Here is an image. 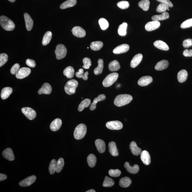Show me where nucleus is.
<instances>
[{
	"label": "nucleus",
	"instance_id": "79ce46f5",
	"mask_svg": "<svg viewBox=\"0 0 192 192\" xmlns=\"http://www.w3.org/2000/svg\"><path fill=\"white\" fill-rule=\"evenodd\" d=\"M88 72H86L84 73V70L81 68L79 69L78 72L75 73L76 77L78 78H82L84 80H87L88 79Z\"/></svg>",
	"mask_w": 192,
	"mask_h": 192
},
{
	"label": "nucleus",
	"instance_id": "c03bdc74",
	"mask_svg": "<svg viewBox=\"0 0 192 192\" xmlns=\"http://www.w3.org/2000/svg\"><path fill=\"white\" fill-rule=\"evenodd\" d=\"M57 161L53 159L50 162L49 166V171L51 174H53L56 172Z\"/></svg>",
	"mask_w": 192,
	"mask_h": 192
},
{
	"label": "nucleus",
	"instance_id": "37998d69",
	"mask_svg": "<svg viewBox=\"0 0 192 192\" xmlns=\"http://www.w3.org/2000/svg\"><path fill=\"white\" fill-rule=\"evenodd\" d=\"M115 182L112 179L108 176L105 177L102 185L104 187H110L114 185Z\"/></svg>",
	"mask_w": 192,
	"mask_h": 192
},
{
	"label": "nucleus",
	"instance_id": "58836bf2",
	"mask_svg": "<svg viewBox=\"0 0 192 192\" xmlns=\"http://www.w3.org/2000/svg\"><path fill=\"white\" fill-rule=\"evenodd\" d=\"M103 44L102 42L96 41L93 42L90 44V47L92 50L98 51L100 50L103 47Z\"/></svg>",
	"mask_w": 192,
	"mask_h": 192
},
{
	"label": "nucleus",
	"instance_id": "6ab92c4d",
	"mask_svg": "<svg viewBox=\"0 0 192 192\" xmlns=\"http://www.w3.org/2000/svg\"><path fill=\"white\" fill-rule=\"evenodd\" d=\"M25 25L28 31H31L33 26V21L28 13H25L24 14Z\"/></svg>",
	"mask_w": 192,
	"mask_h": 192
},
{
	"label": "nucleus",
	"instance_id": "4c0bfd02",
	"mask_svg": "<svg viewBox=\"0 0 192 192\" xmlns=\"http://www.w3.org/2000/svg\"><path fill=\"white\" fill-rule=\"evenodd\" d=\"M52 38V33L50 31H48L46 32L43 37L42 40V44L43 45L45 46L48 44L50 43Z\"/></svg>",
	"mask_w": 192,
	"mask_h": 192
},
{
	"label": "nucleus",
	"instance_id": "13d9d810",
	"mask_svg": "<svg viewBox=\"0 0 192 192\" xmlns=\"http://www.w3.org/2000/svg\"><path fill=\"white\" fill-rule=\"evenodd\" d=\"M157 1L161 3L166 4L170 7H172L173 6V4L170 0H157Z\"/></svg>",
	"mask_w": 192,
	"mask_h": 192
},
{
	"label": "nucleus",
	"instance_id": "1a4fd4ad",
	"mask_svg": "<svg viewBox=\"0 0 192 192\" xmlns=\"http://www.w3.org/2000/svg\"><path fill=\"white\" fill-rule=\"evenodd\" d=\"M31 72L30 68L28 67H23L19 69L16 75V78L18 79H22L26 77L30 74Z\"/></svg>",
	"mask_w": 192,
	"mask_h": 192
},
{
	"label": "nucleus",
	"instance_id": "412c9836",
	"mask_svg": "<svg viewBox=\"0 0 192 192\" xmlns=\"http://www.w3.org/2000/svg\"><path fill=\"white\" fill-rule=\"evenodd\" d=\"M124 166L127 172L131 174H136L139 170V166L138 165L135 164L133 166H131L128 162H125Z\"/></svg>",
	"mask_w": 192,
	"mask_h": 192
},
{
	"label": "nucleus",
	"instance_id": "49530a36",
	"mask_svg": "<svg viewBox=\"0 0 192 192\" xmlns=\"http://www.w3.org/2000/svg\"><path fill=\"white\" fill-rule=\"evenodd\" d=\"M65 164V162L63 159L61 158L58 160L56 164V172H59L63 169Z\"/></svg>",
	"mask_w": 192,
	"mask_h": 192
},
{
	"label": "nucleus",
	"instance_id": "f03ea898",
	"mask_svg": "<svg viewBox=\"0 0 192 192\" xmlns=\"http://www.w3.org/2000/svg\"><path fill=\"white\" fill-rule=\"evenodd\" d=\"M0 23L1 27L5 30L12 31L15 28V24L14 22L5 16L2 15L1 16Z\"/></svg>",
	"mask_w": 192,
	"mask_h": 192
},
{
	"label": "nucleus",
	"instance_id": "09e8293b",
	"mask_svg": "<svg viewBox=\"0 0 192 192\" xmlns=\"http://www.w3.org/2000/svg\"><path fill=\"white\" fill-rule=\"evenodd\" d=\"M8 60V56L5 53H1L0 55V67L3 65Z\"/></svg>",
	"mask_w": 192,
	"mask_h": 192
},
{
	"label": "nucleus",
	"instance_id": "5701e85b",
	"mask_svg": "<svg viewBox=\"0 0 192 192\" xmlns=\"http://www.w3.org/2000/svg\"><path fill=\"white\" fill-rule=\"evenodd\" d=\"M129 148L132 154L135 156L139 155L142 152V150L137 146L136 143L134 141H132L131 143Z\"/></svg>",
	"mask_w": 192,
	"mask_h": 192
},
{
	"label": "nucleus",
	"instance_id": "f257e3e1",
	"mask_svg": "<svg viewBox=\"0 0 192 192\" xmlns=\"http://www.w3.org/2000/svg\"><path fill=\"white\" fill-rule=\"evenodd\" d=\"M132 99L133 98L130 95L120 94L116 97L114 101V104L117 106L121 107L130 103Z\"/></svg>",
	"mask_w": 192,
	"mask_h": 192
},
{
	"label": "nucleus",
	"instance_id": "3c124183",
	"mask_svg": "<svg viewBox=\"0 0 192 192\" xmlns=\"http://www.w3.org/2000/svg\"><path fill=\"white\" fill-rule=\"evenodd\" d=\"M192 26V18L187 19L181 24V27L182 29L191 27Z\"/></svg>",
	"mask_w": 192,
	"mask_h": 192
},
{
	"label": "nucleus",
	"instance_id": "dca6fc26",
	"mask_svg": "<svg viewBox=\"0 0 192 192\" xmlns=\"http://www.w3.org/2000/svg\"><path fill=\"white\" fill-rule=\"evenodd\" d=\"M141 159L143 163L146 165H149L151 163V156L149 153L147 151H143L141 152Z\"/></svg>",
	"mask_w": 192,
	"mask_h": 192
},
{
	"label": "nucleus",
	"instance_id": "4468645a",
	"mask_svg": "<svg viewBox=\"0 0 192 192\" xmlns=\"http://www.w3.org/2000/svg\"><path fill=\"white\" fill-rule=\"evenodd\" d=\"M129 46L128 44H123L116 47L113 50V52L114 54H121V53H126V52H127L129 50Z\"/></svg>",
	"mask_w": 192,
	"mask_h": 192
},
{
	"label": "nucleus",
	"instance_id": "c756f323",
	"mask_svg": "<svg viewBox=\"0 0 192 192\" xmlns=\"http://www.w3.org/2000/svg\"><path fill=\"white\" fill-rule=\"evenodd\" d=\"M77 3L76 0H67L61 4L60 8L62 9L74 6Z\"/></svg>",
	"mask_w": 192,
	"mask_h": 192
},
{
	"label": "nucleus",
	"instance_id": "6e6552de",
	"mask_svg": "<svg viewBox=\"0 0 192 192\" xmlns=\"http://www.w3.org/2000/svg\"><path fill=\"white\" fill-rule=\"evenodd\" d=\"M106 126L107 128L111 130H120L123 127V123L118 121L107 122Z\"/></svg>",
	"mask_w": 192,
	"mask_h": 192
},
{
	"label": "nucleus",
	"instance_id": "de8ad7c7",
	"mask_svg": "<svg viewBox=\"0 0 192 192\" xmlns=\"http://www.w3.org/2000/svg\"><path fill=\"white\" fill-rule=\"evenodd\" d=\"M169 7L166 4H160L157 7L156 11L158 13H164L169 9Z\"/></svg>",
	"mask_w": 192,
	"mask_h": 192
},
{
	"label": "nucleus",
	"instance_id": "393cba45",
	"mask_svg": "<svg viewBox=\"0 0 192 192\" xmlns=\"http://www.w3.org/2000/svg\"><path fill=\"white\" fill-rule=\"evenodd\" d=\"M169 65V62L166 60H163L158 62L156 64L155 69L157 71H162L166 69Z\"/></svg>",
	"mask_w": 192,
	"mask_h": 192
},
{
	"label": "nucleus",
	"instance_id": "a878e982",
	"mask_svg": "<svg viewBox=\"0 0 192 192\" xmlns=\"http://www.w3.org/2000/svg\"><path fill=\"white\" fill-rule=\"evenodd\" d=\"M109 152L111 155L113 156H117L119 155L118 150L115 142H111L108 144Z\"/></svg>",
	"mask_w": 192,
	"mask_h": 192
},
{
	"label": "nucleus",
	"instance_id": "7c9ffc66",
	"mask_svg": "<svg viewBox=\"0 0 192 192\" xmlns=\"http://www.w3.org/2000/svg\"><path fill=\"white\" fill-rule=\"evenodd\" d=\"M169 13L166 12H165L161 14L152 16V19L153 20L159 21L166 20V19L169 18Z\"/></svg>",
	"mask_w": 192,
	"mask_h": 192
},
{
	"label": "nucleus",
	"instance_id": "ddd939ff",
	"mask_svg": "<svg viewBox=\"0 0 192 192\" xmlns=\"http://www.w3.org/2000/svg\"><path fill=\"white\" fill-rule=\"evenodd\" d=\"M52 88L49 83H46L43 84L41 88L38 91L39 94H49L51 93Z\"/></svg>",
	"mask_w": 192,
	"mask_h": 192
},
{
	"label": "nucleus",
	"instance_id": "ea45409f",
	"mask_svg": "<svg viewBox=\"0 0 192 192\" xmlns=\"http://www.w3.org/2000/svg\"><path fill=\"white\" fill-rule=\"evenodd\" d=\"M127 24L124 22L121 24L119 27L118 29V32L119 35L121 36H124L126 35L127 32H126V30H127Z\"/></svg>",
	"mask_w": 192,
	"mask_h": 192
},
{
	"label": "nucleus",
	"instance_id": "8fccbe9b",
	"mask_svg": "<svg viewBox=\"0 0 192 192\" xmlns=\"http://www.w3.org/2000/svg\"><path fill=\"white\" fill-rule=\"evenodd\" d=\"M83 62L84 65L83 67L85 69H88L92 65V62L90 59L89 58L85 57L83 59Z\"/></svg>",
	"mask_w": 192,
	"mask_h": 192
},
{
	"label": "nucleus",
	"instance_id": "c85d7f7f",
	"mask_svg": "<svg viewBox=\"0 0 192 192\" xmlns=\"http://www.w3.org/2000/svg\"><path fill=\"white\" fill-rule=\"evenodd\" d=\"M106 96L104 94L100 95L98 96L97 98H95L94 99V100L93 103L91 104L90 108H89L91 110L93 111L96 109L97 103L98 102H100V101L104 100Z\"/></svg>",
	"mask_w": 192,
	"mask_h": 192
},
{
	"label": "nucleus",
	"instance_id": "2f4dec72",
	"mask_svg": "<svg viewBox=\"0 0 192 192\" xmlns=\"http://www.w3.org/2000/svg\"><path fill=\"white\" fill-rule=\"evenodd\" d=\"M98 65L94 70V73L96 75L102 73L104 68V61L102 59H99L98 60Z\"/></svg>",
	"mask_w": 192,
	"mask_h": 192
},
{
	"label": "nucleus",
	"instance_id": "f8f14e48",
	"mask_svg": "<svg viewBox=\"0 0 192 192\" xmlns=\"http://www.w3.org/2000/svg\"><path fill=\"white\" fill-rule=\"evenodd\" d=\"M72 32L73 35L79 38H82L85 36L86 32L83 28L80 26H77L73 28Z\"/></svg>",
	"mask_w": 192,
	"mask_h": 192
},
{
	"label": "nucleus",
	"instance_id": "cd10ccee",
	"mask_svg": "<svg viewBox=\"0 0 192 192\" xmlns=\"http://www.w3.org/2000/svg\"><path fill=\"white\" fill-rule=\"evenodd\" d=\"M13 92V89L11 87H7L3 88L1 90V97L3 100L8 98Z\"/></svg>",
	"mask_w": 192,
	"mask_h": 192
},
{
	"label": "nucleus",
	"instance_id": "b1692460",
	"mask_svg": "<svg viewBox=\"0 0 192 192\" xmlns=\"http://www.w3.org/2000/svg\"><path fill=\"white\" fill-rule=\"evenodd\" d=\"M153 44L155 47L160 50L164 51H168L169 50V47L168 44L162 40H157L154 42Z\"/></svg>",
	"mask_w": 192,
	"mask_h": 192
},
{
	"label": "nucleus",
	"instance_id": "4be33fe9",
	"mask_svg": "<svg viewBox=\"0 0 192 192\" xmlns=\"http://www.w3.org/2000/svg\"><path fill=\"white\" fill-rule=\"evenodd\" d=\"M97 149L100 153H102L105 152L106 150V146L104 141L101 139H98L95 141Z\"/></svg>",
	"mask_w": 192,
	"mask_h": 192
},
{
	"label": "nucleus",
	"instance_id": "4d7b16f0",
	"mask_svg": "<svg viewBox=\"0 0 192 192\" xmlns=\"http://www.w3.org/2000/svg\"><path fill=\"white\" fill-rule=\"evenodd\" d=\"M26 63L27 65L30 67L34 68L36 66V63L35 61L32 59H28L26 60Z\"/></svg>",
	"mask_w": 192,
	"mask_h": 192
},
{
	"label": "nucleus",
	"instance_id": "f3484780",
	"mask_svg": "<svg viewBox=\"0 0 192 192\" xmlns=\"http://www.w3.org/2000/svg\"><path fill=\"white\" fill-rule=\"evenodd\" d=\"M62 121L60 119H56L52 122L50 125V129L53 131L59 130L62 126Z\"/></svg>",
	"mask_w": 192,
	"mask_h": 192
},
{
	"label": "nucleus",
	"instance_id": "423d86ee",
	"mask_svg": "<svg viewBox=\"0 0 192 192\" xmlns=\"http://www.w3.org/2000/svg\"><path fill=\"white\" fill-rule=\"evenodd\" d=\"M55 53L56 55L57 59L59 60L63 59L66 55L67 49L63 44H58L55 51Z\"/></svg>",
	"mask_w": 192,
	"mask_h": 192
},
{
	"label": "nucleus",
	"instance_id": "9b49d317",
	"mask_svg": "<svg viewBox=\"0 0 192 192\" xmlns=\"http://www.w3.org/2000/svg\"><path fill=\"white\" fill-rule=\"evenodd\" d=\"M160 23L158 21L153 20L150 22L146 24L145 28L146 30L148 32H151L155 30L160 27Z\"/></svg>",
	"mask_w": 192,
	"mask_h": 192
},
{
	"label": "nucleus",
	"instance_id": "473e14b6",
	"mask_svg": "<svg viewBox=\"0 0 192 192\" xmlns=\"http://www.w3.org/2000/svg\"><path fill=\"white\" fill-rule=\"evenodd\" d=\"M74 74V70L73 67L68 66L65 68L63 71L64 75L69 79L73 77Z\"/></svg>",
	"mask_w": 192,
	"mask_h": 192
},
{
	"label": "nucleus",
	"instance_id": "a211bd4d",
	"mask_svg": "<svg viewBox=\"0 0 192 192\" xmlns=\"http://www.w3.org/2000/svg\"><path fill=\"white\" fill-rule=\"evenodd\" d=\"M143 56L141 53H138L135 55L131 62V67L132 68H135L138 66L142 60Z\"/></svg>",
	"mask_w": 192,
	"mask_h": 192
},
{
	"label": "nucleus",
	"instance_id": "864d4df0",
	"mask_svg": "<svg viewBox=\"0 0 192 192\" xmlns=\"http://www.w3.org/2000/svg\"><path fill=\"white\" fill-rule=\"evenodd\" d=\"M108 174L111 177H117L120 176L121 172L120 170L118 169H110L108 171Z\"/></svg>",
	"mask_w": 192,
	"mask_h": 192
},
{
	"label": "nucleus",
	"instance_id": "a18cd8bd",
	"mask_svg": "<svg viewBox=\"0 0 192 192\" xmlns=\"http://www.w3.org/2000/svg\"><path fill=\"white\" fill-rule=\"evenodd\" d=\"M99 23L101 29L102 30H105L109 26L108 21L104 18H101L99 19Z\"/></svg>",
	"mask_w": 192,
	"mask_h": 192
},
{
	"label": "nucleus",
	"instance_id": "bb28decb",
	"mask_svg": "<svg viewBox=\"0 0 192 192\" xmlns=\"http://www.w3.org/2000/svg\"><path fill=\"white\" fill-rule=\"evenodd\" d=\"M188 73L187 71L185 69L181 70L178 72L177 78L180 83H183L187 80Z\"/></svg>",
	"mask_w": 192,
	"mask_h": 192
},
{
	"label": "nucleus",
	"instance_id": "7ed1b4c3",
	"mask_svg": "<svg viewBox=\"0 0 192 192\" xmlns=\"http://www.w3.org/2000/svg\"><path fill=\"white\" fill-rule=\"evenodd\" d=\"M87 128L85 125L80 124L76 127L74 132V136L76 139H82L87 133Z\"/></svg>",
	"mask_w": 192,
	"mask_h": 192
},
{
	"label": "nucleus",
	"instance_id": "9d476101",
	"mask_svg": "<svg viewBox=\"0 0 192 192\" xmlns=\"http://www.w3.org/2000/svg\"><path fill=\"white\" fill-rule=\"evenodd\" d=\"M36 177L35 175H32L25 178L19 183V185L22 187H29L36 180Z\"/></svg>",
	"mask_w": 192,
	"mask_h": 192
},
{
	"label": "nucleus",
	"instance_id": "603ef678",
	"mask_svg": "<svg viewBox=\"0 0 192 192\" xmlns=\"http://www.w3.org/2000/svg\"><path fill=\"white\" fill-rule=\"evenodd\" d=\"M117 7L122 9H125L129 8V3L126 1H119L117 3Z\"/></svg>",
	"mask_w": 192,
	"mask_h": 192
},
{
	"label": "nucleus",
	"instance_id": "e2e57ef3",
	"mask_svg": "<svg viewBox=\"0 0 192 192\" xmlns=\"http://www.w3.org/2000/svg\"><path fill=\"white\" fill-rule=\"evenodd\" d=\"M8 1L11 2H14L16 0H8Z\"/></svg>",
	"mask_w": 192,
	"mask_h": 192
},
{
	"label": "nucleus",
	"instance_id": "72a5a7b5",
	"mask_svg": "<svg viewBox=\"0 0 192 192\" xmlns=\"http://www.w3.org/2000/svg\"><path fill=\"white\" fill-rule=\"evenodd\" d=\"M132 181L130 178L127 177H123L120 180L119 185L123 187H127L131 184Z\"/></svg>",
	"mask_w": 192,
	"mask_h": 192
},
{
	"label": "nucleus",
	"instance_id": "0eeeda50",
	"mask_svg": "<svg viewBox=\"0 0 192 192\" xmlns=\"http://www.w3.org/2000/svg\"><path fill=\"white\" fill-rule=\"evenodd\" d=\"M22 111L29 120H34L36 117V113L34 109L29 107H25L22 109Z\"/></svg>",
	"mask_w": 192,
	"mask_h": 192
},
{
	"label": "nucleus",
	"instance_id": "052dcab7",
	"mask_svg": "<svg viewBox=\"0 0 192 192\" xmlns=\"http://www.w3.org/2000/svg\"><path fill=\"white\" fill-rule=\"evenodd\" d=\"M7 178V177L6 175L1 173L0 174V181H4V180L6 179Z\"/></svg>",
	"mask_w": 192,
	"mask_h": 192
},
{
	"label": "nucleus",
	"instance_id": "5fc2aeb1",
	"mask_svg": "<svg viewBox=\"0 0 192 192\" xmlns=\"http://www.w3.org/2000/svg\"><path fill=\"white\" fill-rule=\"evenodd\" d=\"M20 65L18 63H16L14 64L12 67L11 69H10V72L11 74H16L20 69Z\"/></svg>",
	"mask_w": 192,
	"mask_h": 192
},
{
	"label": "nucleus",
	"instance_id": "bf43d9fd",
	"mask_svg": "<svg viewBox=\"0 0 192 192\" xmlns=\"http://www.w3.org/2000/svg\"><path fill=\"white\" fill-rule=\"evenodd\" d=\"M183 54L184 56L185 57H190L192 56V50H187V49H186V50H185L183 53Z\"/></svg>",
	"mask_w": 192,
	"mask_h": 192
},
{
	"label": "nucleus",
	"instance_id": "e433bc0d",
	"mask_svg": "<svg viewBox=\"0 0 192 192\" xmlns=\"http://www.w3.org/2000/svg\"><path fill=\"white\" fill-rule=\"evenodd\" d=\"M91 103V100L90 99H86L82 101L78 107V110L81 112L85 108H87Z\"/></svg>",
	"mask_w": 192,
	"mask_h": 192
},
{
	"label": "nucleus",
	"instance_id": "aec40b11",
	"mask_svg": "<svg viewBox=\"0 0 192 192\" xmlns=\"http://www.w3.org/2000/svg\"><path fill=\"white\" fill-rule=\"evenodd\" d=\"M4 158L9 161L14 160L15 157L13 150L11 148H8L4 150L2 153Z\"/></svg>",
	"mask_w": 192,
	"mask_h": 192
},
{
	"label": "nucleus",
	"instance_id": "680f3d73",
	"mask_svg": "<svg viewBox=\"0 0 192 192\" xmlns=\"http://www.w3.org/2000/svg\"><path fill=\"white\" fill-rule=\"evenodd\" d=\"M86 192H96V191H95L94 190V189H90V190H88V191H86Z\"/></svg>",
	"mask_w": 192,
	"mask_h": 192
},
{
	"label": "nucleus",
	"instance_id": "a19ab883",
	"mask_svg": "<svg viewBox=\"0 0 192 192\" xmlns=\"http://www.w3.org/2000/svg\"><path fill=\"white\" fill-rule=\"evenodd\" d=\"M150 1L149 0H142L138 3V6L144 11L148 10L150 8Z\"/></svg>",
	"mask_w": 192,
	"mask_h": 192
},
{
	"label": "nucleus",
	"instance_id": "6e6d98bb",
	"mask_svg": "<svg viewBox=\"0 0 192 192\" xmlns=\"http://www.w3.org/2000/svg\"><path fill=\"white\" fill-rule=\"evenodd\" d=\"M183 45L185 48H188L192 46V39L189 38L184 40L183 42Z\"/></svg>",
	"mask_w": 192,
	"mask_h": 192
},
{
	"label": "nucleus",
	"instance_id": "c9c22d12",
	"mask_svg": "<svg viewBox=\"0 0 192 192\" xmlns=\"http://www.w3.org/2000/svg\"><path fill=\"white\" fill-rule=\"evenodd\" d=\"M88 163L90 167L93 168L96 166V158L95 155L91 154L89 155L87 158Z\"/></svg>",
	"mask_w": 192,
	"mask_h": 192
},
{
	"label": "nucleus",
	"instance_id": "20e7f679",
	"mask_svg": "<svg viewBox=\"0 0 192 192\" xmlns=\"http://www.w3.org/2000/svg\"><path fill=\"white\" fill-rule=\"evenodd\" d=\"M78 84V82L75 79L71 80L67 82L64 87L65 93L69 95L74 94Z\"/></svg>",
	"mask_w": 192,
	"mask_h": 192
},
{
	"label": "nucleus",
	"instance_id": "2eb2a0df",
	"mask_svg": "<svg viewBox=\"0 0 192 192\" xmlns=\"http://www.w3.org/2000/svg\"><path fill=\"white\" fill-rule=\"evenodd\" d=\"M153 78L150 76H145L141 77L138 81V84L139 86L144 87L148 86L152 82Z\"/></svg>",
	"mask_w": 192,
	"mask_h": 192
},
{
	"label": "nucleus",
	"instance_id": "f704fd0d",
	"mask_svg": "<svg viewBox=\"0 0 192 192\" xmlns=\"http://www.w3.org/2000/svg\"><path fill=\"white\" fill-rule=\"evenodd\" d=\"M120 68V65L118 61L115 60L112 61L108 65V68L111 71H118Z\"/></svg>",
	"mask_w": 192,
	"mask_h": 192
},
{
	"label": "nucleus",
	"instance_id": "39448f33",
	"mask_svg": "<svg viewBox=\"0 0 192 192\" xmlns=\"http://www.w3.org/2000/svg\"><path fill=\"white\" fill-rule=\"evenodd\" d=\"M119 77L117 73H113L108 74L102 82V85L105 87H110L117 81Z\"/></svg>",
	"mask_w": 192,
	"mask_h": 192
}]
</instances>
